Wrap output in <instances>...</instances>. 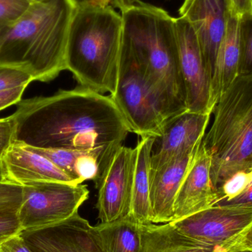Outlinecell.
<instances>
[{"mask_svg":"<svg viewBox=\"0 0 252 252\" xmlns=\"http://www.w3.org/2000/svg\"><path fill=\"white\" fill-rule=\"evenodd\" d=\"M13 141L41 149L116 151L130 130L110 96L87 87L21 100Z\"/></svg>","mask_w":252,"mask_h":252,"instance_id":"6da1fadb","label":"cell"},{"mask_svg":"<svg viewBox=\"0 0 252 252\" xmlns=\"http://www.w3.org/2000/svg\"><path fill=\"white\" fill-rule=\"evenodd\" d=\"M121 12L124 41L169 120L187 112L175 18L140 0Z\"/></svg>","mask_w":252,"mask_h":252,"instance_id":"7a4b0ae2","label":"cell"},{"mask_svg":"<svg viewBox=\"0 0 252 252\" xmlns=\"http://www.w3.org/2000/svg\"><path fill=\"white\" fill-rule=\"evenodd\" d=\"M74 0H47L31 4L8 27L0 41V64L24 69L33 81L47 82L66 70V51Z\"/></svg>","mask_w":252,"mask_h":252,"instance_id":"3957f363","label":"cell"},{"mask_svg":"<svg viewBox=\"0 0 252 252\" xmlns=\"http://www.w3.org/2000/svg\"><path fill=\"white\" fill-rule=\"evenodd\" d=\"M124 42L122 16L110 4L77 5L68 35L66 70L81 87L113 94Z\"/></svg>","mask_w":252,"mask_h":252,"instance_id":"277c9868","label":"cell"},{"mask_svg":"<svg viewBox=\"0 0 252 252\" xmlns=\"http://www.w3.org/2000/svg\"><path fill=\"white\" fill-rule=\"evenodd\" d=\"M202 145L216 191L240 171L252 170V72L241 73L213 108ZM219 195V194H218Z\"/></svg>","mask_w":252,"mask_h":252,"instance_id":"5b68a950","label":"cell"},{"mask_svg":"<svg viewBox=\"0 0 252 252\" xmlns=\"http://www.w3.org/2000/svg\"><path fill=\"white\" fill-rule=\"evenodd\" d=\"M110 97L125 118L130 132L141 137L158 139L170 121L124 41L118 85Z\"/></svg>","mask_w":252,"mask_h":252,"instance_id":"8992f818","label":"cell"},{"mask_svg":"<svg viewBox=\"0 0 252 252\" xmlns=\"http://www.w3.org/2000/svg\"><path fill=\"white\" fill-rule=\"evenodd\" d=\"M89 194L87 187L81 184L41 182L23 185L17 212L21 229L31 230L69 219L78 213Z\"/></svg>","mask_w":252,"mask_h":252,"instance_id":"52a82bcc","label":"cell"},{"mask_svg":"<svg viewBox=\"0 0 252 252\" xmlns=\"http://www.w3.org/2000/svg\"><path fill=\"white\" fill-rule=\"evenodd\" d=\"M171 223L193 241L218 248L251 224L252 204H216Z\"/></svg>","mask_w":252,"mask_h":252,"instance_id":"ba28073f","label":"cell"},{"mask_svg":"<svg viewBox=\"0 0 252 252\" xmlns=\"http://www.w3.org/2000/svg\"><path fill=\"white\" fill-rule=\"evenodd\" d=\"M135 160V148L121 145L94 182L98 190L97 209L100 223L130 216Z\"/></svg>","mask_w":252,"mask_h":252,"instance_id":"9c48e42d","label":"cell"},{"mask_svg":"<svg viewBox=\"0 0 252 252\" xmlns=\"http://www.w3.org/2000/svg\"><path fill=\"white\" fill-rule=\"evenodd\" d=\"M179 67L186 93L187 109L193 113L211 114V81L206 69L196 35L190 24L182 16L175 18Z\"/></svg>","mask_w":252,"mask_h":252,"instance_id":"30bf717a","label":"cell"},{"mask_svg":"<svg viewBox=\"0 0 252 252\" xmlns=\"http://www.w3.org/2000/svg\"><path fill=\"white\" fill-rule=\"evenodd\" d=\"M20 234L32 252H106L95 226L78 213L59 223Z\"/></svg>","mask_w":252,"mask_h":252,"instance_id":"8fae6325","label":"cell"},{"mask_svg":"<svg viewBox=\"0 0 252 252\" xmlns=\"http://www.w3.org/2000/svg\"><path fill=\"white\" fill-rule=\"evenodd\" d=\"M179 16L190 24L201 49L210 81L220 43L226 31L224 0H184Z\"/></svg>","mask_w":252,"mask_h":252,"instance_id":"7c38bea8","label":"cell"},{"mask_svg":"<svg viewBox=\"0 0 252 252\" xmlns=\"http://www.w3.org/2000/svg\"><path fill=\"white\" fill-rule=\"evenodd\" d=\"M219 203V195L212 181L210 157L201 142L176 195L173 221Z\"/></svg>","mask_w":252,"mask_h":252,"instance_id":"4fadbf2b","label":"cell"},{"mask_svg":"<svg viewBox=\"0 0 252 252\" xmlns=\"http://www.w3.org/2000/svg\"><path fill=\"white\" fill-rule=\"evenodd\" d=\"M211 115L187 111L170 120L157 139L159 141L151 155V173L195 148L205 135Z\"/></svg>","mask_w":252,"mask_h":252,"instance_id":"5bb4252c","label":"cell"},{"mask_svg":"<svg viewBox=\"0 0 252 252\" xmlns=\"http://www.w3.org/2000/svg\"><path fill=\"white\" fill-rule=\"evenodd\" d=\"M1 163L4 181L21 186L41 182L77 185L47 157L20 142L13 141L1 157Z\"/></svg>","mask_w":252,"mask_h":252,"instance_id":"9a60e30c","label":"cell"},{"mask_svg":"<svg viewBox=\"0 0 252 252\" xmlns=\"http://www.w3.org/2000/svg\"><path fill=\"white\" fill-rule=\"evenodd\" d=\"M201 142L193 149L181 154L162 168L151 173L150 201L152 223L173 221L176 195Z\"/></svg>","mask_w":252,"mask_h":252,"instance_id":"2e32d148","label":"cell"},{"mask_svg":"<svg viewBox=\"0 0 252 252\" xmlns=\"http://www.w3.org/2000/svg\"><path fill=\"white\" fill-rule=\"evenodd\" d=\"M32 148L49 158L69 177L72 178L77 185L82 184L87 180L95 182L115 151L118 150L77 151Z\"/></svg>","mask_w":252,"mask_h":252,"instance_id":"e0dca14e","label":"cell"},{"mask_svg":"<svg viewBox=\"0 0 252 252\" xmlns=\"http://www.w3.org/2000/svg\"><path fill=\"white\" fill-rule=\"evenodd\" d=\"M241 22L227 16L226 31L220 43L211 80L212 100L220 96L241 74Z\"/></svg>","mask_w":252,"mask_h":252,"instance_id":"ac0fdd59","label":"cell"},{"mask_svg":"<svg viewBox=\"0 0 252 252\" xmlns=\"http://www.w3.org/2000/svg\"><path fill=\"white\" fill-rule=\"evenodd\" d=\"M155 142V138L142 137L134 148L136 151V160L130 216L141 225L152 223L150 201L151 161Z\"/></svg>","mask_w":252,"mask_h":252,"instance_id":"d6986e66","label":"cell"},{"mask_svg":"<svg viewBox=\"0 0 252 252\" xmlns=\"http://www.w3.org/2000/svg\"><path fill=\"white\" fill-rule=\"evenodd\" d=\"M140 252H218L179 232L171 222L142 226Z\"/></svg>","mask_w":252,"mask_h":252,"instance_id":"ffe728a7","label":"cell"},{"mask_svg":"<svg viewBox=\"0 0 252 252\" xmlns=\"http://www.w3.org/2000/svg\"><path fill=\"white\" fill-rule=\"evenodd\" d=\"M142 226L130 216L95 229L106 252H140Z\"/></svg>","mask_w":252,"mask_h":252,"instance_id":"44dd1931","label":"cell"},{"mask_svg":"<svg viewBox=\"0 0 252 252\" xmlns=\"http://www.w3.org/2000/svg\"><path fill=\"white\" fill-rule=\"evenodd\" d=\"M252 181L251 171H240L229 178L218 190L219 203L226 204L228 201L242 193Z\"/></svg>","mask_w":252,"mask_h":252,"instance_id":"7402d4cb","label":"cell"},{"mask_svg":"<svg viewBox=\"0 0 252 252\" xmlns=\"http://www.w3.org/2000/svg\"><path fill=\"white\" fill-rule=\"evenodd\" d=\"M33 81L32 76L16 66L0 64V91L19 87H28Z\"/></svg>","mask_w":252,"mask_h":252,"instance_id":"603a6c76","label":"cell"},{"mask_svg":"<svg viewBox=\"0 0 252 252\" xmlns=\"http://www.w3.org/2000/svg\"><path fill=\"white\" fill-rule=\"evenodd\" d=\"M32 2L29 0H0V27H8L17 22Z\"/></svg>","mask_w":252,"mask_h":252,"instance_id":"cb8c5ba5","label":"cell"},{"mask_svg":"<svg viewBox=\"0 0 252 252\" xmlns=\"http://www.w3.org/2000/svg\"><path fill=\"white\" fill-rule=\"evenodd\" d=\"M22 200V186L3 181L0 182V213L18 212Z\"/></svg>","mask_w":252,"mask_h":252,"instance_id":"d4e9b609","label":"cell"},{"mask_svg":"<svg viewBox=\"0 0 252 252\" xmlns=\"http://www.w3.org/2000/svg\"><path fill=\"white\" fill-rule=\"evenodd\" d=\"M241 73L252 72V18L241 22Z\"/></svg>","mask_w":252,"mask_h":252,"instance_id":"484cf974","label":"cell"},{"mask_svg":"<svg viewBox=\"0 0 252 252\" xmlns=\"http://www.w3.org/2000/svg\"><path fill=\"white\" fill-rule=\"evenodd\" d=\"M226 14L242 22L252 18V0H224Z\"/></svg>","mask_w":252,"mask_h":252,"instance_id":"4316f807","label":"cell"},{"mask_svg":"<svg viewBox=\"0 0 252 252\" xmlns=\"http://www.w3.org/2000/svg\"><path fill=\"white\" fill-rule=\"evenodd\" d=\"M222 252H252V223L241 234L228 241Z\"/></svg>","mask_w":252,"mask_h":252,"instance_id":"83f0119b","label":"cell"},{"mask_svg":"<svg viewBox=\"0 0 252 252\" xmlns=\"http://www.w3.org/2000/svg\"><path fill=\"white\" fill-rule=\"evenodd\" d=\"M17 212L0 213V244L4 240L21 232Z\"/></svg>","mask_w":252,"mask_h":252,"instance_id":"f1b7e54d","label":"cell"},{"mask_svg":"<svg viewBox=\"0 0 252 252\" xmlns=\"http://www.w3.org/2000/svg\"><path fill=\"white\" fill-rule=\"evenodd\" d=\"M13 142V125L10 116L0 119V160Z\"/></svg>","mask_w":252,"mask_h":252,"instance_id":"f546056e","label":"cell"},{"mask_svg":"<svg viewBox=\"0 0 252 252\" xmlns=\"http://www.w3.org/2000/svg\"><path fill=\"white\" fill-rule=\"evenodd\" d=\"M0 252H32L20 232L9 237L0 244Z\"/></svg>","mask_w":252,"mask_h":252,"instance_id":"4dcf8cb0","label":"cell"},{"mask_svg":"<svg viewBox=\"0 0 252 252\" xmlns=\"http://www.w3.org/2000/svg\"><path fill=\"white\" fill-rule=\"evenodd\" d=\"M26 87H19L11 90L0 91V111L12 105L18 104L22 100V97Z\"/></svg>","mask_w":252,"mask_h":252,"instance_id":"1f68e13d","label":"cell"},{"mask_svg":"<svg viewBox=\"0 0 252 252\" xmlns=\"http://www.w3.org/2000/svg\"><path fill=\"white\" fill-rule=\"evenodd\" d=\"M252 204V181L242 193L223 204Z\"/></svg>","mask_w":252,"mask_h":252,"instance_id":"d6a6232c","label":"cell"},{"mask_svg":"<svg viewBox=\"0 0 252 252\" xmlns=\"http://www.w3.org/2000/svg\"><path fill=\"white\" fill-rule=\"evenodd\" d=\"M139 0H109V4L114 8L123 10L133 4H136Z\"/></svg>","mask_w":252,"mask_h":252,"instance_id":"836d02e7","label":"cell"},{"mask_svg":"<svg viewBox=\"0 0 252 252\" xmlns=\"http://www.w3.org/2000/svg\"><path fill=\"white\" fill-rule=\"evenodd\" d=\"M77 5L83 4H109V0H74Z\"/></svg>","mask_w":252,"mask_h":252,"instance_id":"e575fe53","label":"cell"},{"mask_svg":"<svg viewBox=\"0 0 252 252\" xmlns=\"http://www.w3.org/2000/svg\"><path fill=\"white\" fill-rule=\"evenodd\" d=\"M7 28L6 27H0V41H1V38H2Z\"/></svg>","mask_w":252,"mask_h":252,"instance_id":"d590c367","label":"cell"},{"mask_svg":"<svg viewBox=\"0 0 252 252\" xmlns=\"http://www.w3.org/2000/svg\"><path fill=\"white\" fill-rule=\"evenodd\" d=\"M4 181V174H3L2 167H1V160H0V182Z\"/></svg>","mask_w":252,"mask_h":252,"instance_id":"8d00e7d4","label":"cell"},{"mask_svg":"<svg viewBox=\"0 0 252 252\" xmlns=\"http://www.w3.org/2000/svg\"><path fill=\"white\" fill-rule=\"evenodd\" d=\"M31 2H41V1H47V0H29Z\"/></svg>","mask_w":252,"mask_h":252,"instance_id":"74e56055","label":"cell"},{"mask_svg":"<svg viewBox=\"0 0 252 252\" xmlns=\"http://www.w3.org/2000/svg\"><path fill=\"white\" fill-rule=\"evenodd\" d=\"M164 1H170V0H164Z\"/></svg>","mask_w":252,"mask_h":252,"instance_id":"f35d334b","label":"cell"}]
</instances>
